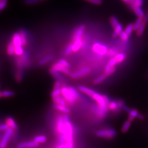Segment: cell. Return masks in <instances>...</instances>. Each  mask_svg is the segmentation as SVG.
Listing matches in <instances>:
<instances>
[{
    "label": "cell",
    "mask_w": 148,
    "mask_h": 148,
    "mask_svg": "<svg viewBox=\"0 0 148 148\" xmlns=\"http://www.w3.org/2000/svg\"><path fill=\"white\" fill-rule=\"evenodd\" d=\"M62 95L65 101L70 104L74 103L79 98V93L72 87H62L61 88Z\"/></svg>",
    "instance_id": "cell-1"
},
{
    "label": "cell",
    "mask_w": 148,
    "mask_h": 148,
    "mask_svg": "<svg viewBox=\"0 0 148 148\" xmlns=\"http://www.w3.org/2000/svg\"><path fill=\"white\" fill-rule=\"evenodd\" d=\"M92 98L97 103L98 107L101 109L107 112H108L109 109V105L107 104V103L105 101L103 95H101V94L97 92H95L94 94L93 95L92 97Z\"/></svg>",
    "instance_id": "cell-2"
},
{
    "label": "cell",
    "mask_w": 148,
    "mask_h": 148,
    "mask_svg": "<svg viewBox=\"0 0 148 148\" xmlns=\"http://www.w3.org/2000/svg\"><path fill=\"white\" fill-rule=\"evenodd\" d=\"M97 136L101 138L111 139L116 135V131L112 129H107L100 130L96 133Z\"/></svg>",
    "instance_id": "cell-3"
},
{
    "label": "cell",
    "mask_w": 148,
    "mask_h": 148,
    "mask_svg": "<svg viewBox=\"0 0 148 148\" xmlns=\"http://www.w3.org/2000/svg\"><path fill=\"white\" fill-rule=\"evenodd\" d=\"M13 130H14L13 129L9 128L8 130L5 132L1 140V143H0L1 148H6L8 144V141L13 133Z\"/></svg>",
    "instance_id": "cell-4"
},
{
    "label": "cell",
    "mask_w": 148,
    "mask_h": 148,
    "mask_svg": "<svg viewBox=\"0 0 148 148\" xmlns=\"http://www.w3.org/2000/svg\"><path fill=\"white\" fill-rule=\"evenodd\" d=\"M86 29V26L85 25H81L76 29V30L74 32L72 39L74 42L77 40H80L82 39L84 32Z\"/></svg>",
    "instance_id": "cell-5"
},
{
    "label": "cell",
    "mask_w": 148,
    "mask_h": 148,
    "mask_svg": "<svg viewBox=\"0 0 148 148\" xmlns=\"http://www.w3.org/2000/svg\"><path fill=\"white\" fill-rule=\"evenodd\" d=\"M51 68H52L55 70L59 71L65 74V75L70 76L71 74H72L69 68H67L62 66V65H61L59 62H55V64L52 66Z\"/></svg>",
    "instance_id": "cell-6"
},
{
    "label": "cell",
    "mask_w": 148,
    "mask_h": 148,
    "mask_svg": "<svg viewBox=\"0 0 148 148\" xmlns=\"http://www.w3.org/2000/svg\"><path fill=\"white\" fill-rule=\"evenodd\" d=\"M90 71H91L90 68H86L84 69H82V70H80L78 71L72 73L70 75V77H71V78H72V79H77V78H80L81 77L85 76L87 74H88Z\"/></svg>",
    "instance_id": "cell-7"
},
{
    "label": "cell",
    "mask_w": 148,
    "mask_h": 148,
    "mask_svg": "<svg viewBox=\"0 0 148 148\" xmlns=\"http://www.w3.org/2000/svg\"><path fill=\"white\" fill-rule=\"evenodd\" d=\"M124 105L122 101H111L110 102L109 109L111 111H118L121 109H123Z\"/></svg>",
    "instance_id": "cell-8"
},
{
    "label": "cell",
    "mask_w": 148,
    "mask_h": 148,
    "mask_svg": "<svg viewBox=\"0 0 148 148\" xmlns=\"http://www.w3.org/2000/svg\"><path fill=\"white\" fill-rule=\"evenodd\" d=\"M91 109L92 111L93 112L97 117L99 118H104L106 116L107 112L103 111L102 109H101L98 105H92L91 106Z\"/></svg>",
    "instance_id": "cell-9"
},
{
    "label": "cell",
    "mask_w": 148,
    "mask_h": 148,
    "mask_svg": "<svg viewBox=\"0 0 148 148\" xmlns=\"http://www.w3.org/2000/svg\"><path fill=\"white\" fill-rule=\"evenodd\" d=\"M39 145V143L34 141H24L19 143L18 146V148H35L38 147Z\"/></svg>",
    "instance_id": "cell-10"
},
{
    "label": "cell",
    "mask_w": 148,
    "mask_h": 148,
    "mask_svg": "<svg viewBox=\"0 0 148 148\" xmlns=\"http://www.w3.org/2000/svg\"><path fill=\"white\" fill-rule=\"evenodd\" d=\"M49 72L52 76H53L55 78L57 79L58 81H66L65 78L62 75L61 72L55 70L52 68H51L49 70Z\"/></svg>",
    "instance_id": "cell-11"
},
{
    "label": "cell",
    "mask_w": 148,
    "mask_h": 148,
    "mask_svg": "<svg viewBox=\"0 0 148 148\" xmlns=\"http://www.w3.org/2000/svg\"><path fill=\"white\" fill-rule=\"evenodd\" d=\"M11 41L13 43L15 47L23 46L22 43V39H21L19 32H16L13 34V37H12V39Z\"/></svg>",
    "instance_id": "cell-12"
},
{
    "label": "cell",
    "mask_w": 148,
    "mask_h": 148,
    "mask_svg": "<svg viewBox=\"0 0 148 148\" xmlns=\"http://www.w3.org/2000/svg\"><path fill=\"white\" fill-rule=\"evenodd\" d=\"M57 130L61 134H64L65 131V122L64 118L59 117L57 121Z\"/></svg>",
    "instance_id": "cell-13"
},
{
    "label": "cell",
    "mask_w": 148,
    "mask_h": 148,
    "mask_svg": "<svg viewBox=\"0 0 148 148\" xmlns=\"http://www.w3.org/2000/svg\"><path fill=\"white\" fill-rule=\"evenodd\" d=\"M78 89L80 91L86 94L87 95H88L91 97H92L93 95L95 93V91H94L93 89L88 88L85 86H79L78 87Z\"/></svg>",
    "instance_id": "cell-14"
},
{
    "label": "cell",
    "mask_w": 148,
    "mask_h": 148,
    "mask_svg": "<svg viewBox=\"0 0 148 148\" xmlns=\"http://www.w3.org/2000/svg\"><path fill=\"white\" fill-rule=\"evenodd\" d=\"M131 7L133 11H134V12L135 13V14L137 16L138 18H143V19L144 18V17L145 16V14L141 7L135 6L133 5H131Z\"/></svg>",
    "instance_id": "cell-15"
},
{
    "label": "cell",
    "mask_w": 148,
    "mask_h": 148,
    "mask_svg": "<svg viewBox=\"0 0 148 148\" xmlns=\"http://www.w3.org/2000/svg\"><path fill=\"white\" fill-rule=\"evenodd\" d=\"M117 63V62L115 60V58H112L110 59L109 62H108L107 65L105 66V72L109 71V70H111L113 68H115V65H116Z\"/></svg>",
    "instance_id": "cell-16"
},
{
    "label": "cell",
    "mask_w": 148,
    "mask_h": 148,
    "mask_svg": "<svg viewBox=\"0 0 148 148\" xmlns=\"http://www.w3.org/2000/svg\"><path fill=\"white\" fill-rule=\"evenodd\" d=\"M6 123L9 126V128L13 130H16L18 128V125H16L14 120L12 117H7L6 120Z\"/></svg>",
    "instance_id": "cell-17"
},
{
    "label": "cell",
    "mask_w": 148,
    "mask_h": 148,
    "mask_svg": "<svg viewBox=\"0 0 148 148\" xmlns=\"http://www.w3.org/2000/svg\"><path fill=\"white\" fill-rule=\"evenodd\" d=\"M53 101L54 102L55 104H57V105H62V106H66V101L65 99L63 97H57L53 98Z\"/></svg>",
    "instance_id": "cell-18"
},
{
    "label": "cell",
    "mask_w": 148,
    "mask_h": 148,
    "mask_svg": "<svg viewBox=\"0 0 148 148\" xmlns=\"http://www.w3.org/2000/svg\"><path fill=\"white\" fill-rule=\"evenodd\" d=\"M21 59L23 63L24 67L28 68L29 66V54L27 52H24L21 56Z\"/></svg>",
    "instance_id": "cell-19"
},
{
    "label": "cell",
    "mask_w": 148,
    "mask_h": 148,
    "mask_svg": "<svg viewBox=\"0 0 148 148\" xmlns=\"http://www.w3.org/2000/svg\"><path fill=\"white\" fill-rule=\"evenodd\" d=\"M53 107L55 109L60 111L62 112H64L65 114H69L70 112V110L67 107H66V106H62V105H57V104H54Z\"/></svg>",
    "instance_id": "cell-20"
},
{
    "label": "cell",
    "mask_w": 148,
    "mask_h": 148,
    "mask_svg": "<svg viewBox=\"0 0 148 148\" xmlns=\"http://www.w3.org/2000/svg\"><path fill=\"white\" fill-rule=\"evenodd\" d=\"M114 30H115L114 31V32L112 33V37L114 38H116L120 35V34L122 31V30H123L122 25L121 24H119L114 29Z\"/></svg>",
    "instance_id": "cell-21"
},
{
    "label": "cell",
    "mask_w": 148,
    "mask_h": 148,
    "mask_svg": "<svg viewBox=\"0 0 148 148\" xmlns=\"http://www.w3.org/2000/svg\"><path fill=\"white\" fill-rule=\"evenodd\" d=\"M82 46V41L81 39L77 40L74 42L72 44V51L74 52H76Z\"/></svg>",
    "instance_id": "cell-22"
},
{
    "label": "cell",
    "mask_w": 148,
    "mask_h": 148,
    "mask_svg": "<svg viewBox=\"0 0 148 148\" xmlns=\"http://www.w3.org/2000/svg\"><path fill=\"white\" fill-rule=\"evenodd\" d=\"M20 35V37L22 39V46H24L26 45L27 43V34L26 31L24 30H21L19 32Z\"/></svg>",
    "instance_id": "cell-23"
},
{
    "label": "cell",
    "mask_w": 148,
    "mask_h": 148,
    "mask_svg": "<svg viewBox=\"0 0 148 148\" xmlns=\"http://www.w3.org/2000/svg\"><path fill=\"white\" fill-rule=\"evenodd\" d=\"M23 69H17L16 73V81L17 82H20L23 78Z\"/></svg>",
    "instance_id": "cell-24"
},
{
    "label": "cell",
    "mask_w": 148,
    "mask_h": 148,
    "mask_svg": "<svg viewBox=\"0 0 148 148\" xmlns=\"http://www.w3.org/2000/svg\"><path fill=\"white\" fill-rule=\"evenodd\" d=\"M139 112L136 109H132L130 112L129 113V116H128V120L130 121H133L135 118L137 117V116L138 115Z\"/></svg>",
    "instance_id": "cell-25"
},
{
    "label": "cell",
    "mask_w": 148,
    "mask_h": 148,
    "mask_svg": "<svg viewBox=\"0 0 148 148\" xmlns=\"http://www.w3.org/2000/svg\"><path fill=\"white\" fill-rule=\"evenodd\" d=\"M14 92L12 91H3L1 92V97L8 98L12 97L14 95Z\"/></svg>",
    "instance_id": "cell-26"
},
{
    "label": "cell",
    "mask_w": 148,
    "mask_h": 148,
    "mask_svg": "<svg viewBox=\"0 0 148 148\" xmlns=\"http://www.w3.org/2000/svg\"><path fill=\"white\" fill-rule=\"evenodd\" d=\"M7 51L8 55H12L14 53L15 46H14L13 43L12 41H11L8 45L7 48Z\"/></svg>",
    "instance_id": "cell-27"
},
{
    "label": "cell",
    "mask_w": 148,
    "mask_h": 148,
    "mask_svg": "<svg viewBox=\"0 0 148 148\" xmlns=\"http://www.w3.org/2000/svg\"><path fill=\"white\" fill-rule=\"evenodd\" d=\"M53 56L52 55H48L46 56V57L43 58V59H42L39 62V65L41 66H43L44 65H45L46 64H47V62H49L52 58H53Z\"/></svg>",
    "instance_id": "cell-28"
},
{
    "label": "cell",
    "mask_w": 148,
    "mask_h": 148,
    "mask_svg": "<svg viewBox=\"0 0 148 148\" xmlns=\"http://www.w3.org/2000/svg\"><path fill=\"white\" fill-rule=\"evenodd\" d=\"M110 23L114 29H115L120 24L118 20L115 16H112L110 18Z\"/></svg>",
    "instance_id": "cell-29"
},
{
    "label": "cell",
    "mask_w": 148,
    "mask_h": 148,
    "mask_svg": "<svg viewBox=\"0 0 148 148\" xmlns=\"http://www.w3.org/2000/svg\"><path fill=\"white\" fill-rule=\"evenodd\" d=\"M108 77L105 75V74L101 75L98 77L97 78H95L93 81V84L94 85H98L101 83L103 81H104Z\"/></svg>",
    "instance_id": "cell-30"
},
{
    "label": "cell",
    "mask_w": 148,
    "mask_h": 148,
    "mask_svg": "<svg viewBox=\"0 0 148 148\" xmlns=\"http://www.w3.org/2000/svg\"><path fill=\"white\" fill-rule=\"evenodd\" d=\"M47 137L45 136H38L34 138V140L37 143H43L47 141Z\"/></svg>",
    "instance_id": "cell-31"
},
{
    "label": "cell",
    "mask_w": 148,
    "mask_h": 148,
    "mask_svg": "<svg viewBox=\"0 0 148 148\" xmlns=\"http://www.w3.org/2000/svg\"><path fill=\"white\" fill-rule=\"evenodd\" d=\"M146 25H147L146 23H145L144 22H143V23L141 24V25H140L139 28L137 31V35L138 36H141L143 35V34L144 32V30H145V27H146Z\"/></svg>",
    "instance_id": "cell-32"
},
{
    "label": "cell",
    "mask_w": 148,
    "mask_h": 148,
    "mask_svg": "<svg viewBox=\"0 0 148 148\" xmlns=\"http://www.w3.org/2000/svg\"><path fill=\"white\" fill-rule=\"evenodd\" d=\"M131 125V121H130V120H127V121H125L124 124L123 125V126L121 128L122 132L124 133L127 132L128 131V130L130 129Z\"/></svg>",
    "instance_id": "cell-33"
},
{
    "label": "cell",
    "mask_w": 148,
    "mask_h": 148,
    "mask_svg": "<svg viewBox=\"0 0 148 148\" xmlns=\"http://www.w3.org/2000/svg\"><path fill=\"white\" fill-rule=\"evenodd\" d=\"M143 18H137V19L136 20L135 23H134V31H137L138 30L140 25H141V24L143 23Z\"/></svg>",
    "instance_id": "cell-34"
},
{
    "label": "cell",
    "mask_w": 148,
    "mask_h": 148,
    "mask_svg": "<svg viewBox=\"0 0 148 148\" xmlns=\"http://www.w3.org/2000/svg\"><path fill=\"white\" fill-rule=\"evenodd\" d=\"M126 57V56L125 54L122 53H118L117 55H116V56L114 58L118 63V62H123L125 60Z\"/></svg>",
    "instance_id": "cell-35"
},
{
    "label": "cell",
    "mask_w": 148,
    "mask_h": 148,
    "mask_svg": "<svg viewBox=\"0 0 148 148\" xmlns=\"http://www.w3.org/2000/svg\"><path fill=\"white\" fill-rule=\"evenodd\" d=\"M133 30H134V24L130 23L126 28L125 31L128 36H130Z\"/></svg>",
    "instance_id": "cell-36"
},
{
    "label": "cell",
    "mask_w": 148,
    "mask_h": 148,
    "mask_svg": "<svg viewBox=\"0 0 148 148\" xmlns=\"http://www.w3.org/2000/svg\"><path fill=\"white\" fill-rule=\"evenodd\" d=\"M62 94V90L61 88L60 89H53L52 92L51 93V96L53 98L61 96Z\"/></svg>",
    "instance_id": "cell-37"
},
{
    "label": "cell",
    "mask_w": 148,
    "mask_h": 148,
    "mask_svg": "<svg viewBox=\"0 0 148 148\" xmlns=\"http://www.w3.org/2000/svg\"><path fill=\"white\" fill-rule=\"evenodd\" d=\"M47 0H24V3L28 5H34L38 2L45 1Z\"/></svg>",
    "instance_id": "cell-38"
},
{
    "label": "cell",
    "mask_w": 148,
    "mask_h": 148,
    "mask_svg": "<svg viewBox=\"0 0 148 148\" xmlns=\"http://www.w3.org/2000/svg\"><path fill=\"white\" fill-rule=\"evenodd\" d=\"M24 52L23 48L22 46L20 47H15V52L14 53L18 56H22L23 55Z\"/></svg>",
    "instance_id": "cell-39"
},
{
    "label": "cell",
    "mask_w": 148,
    "mask_h": 148,
    "mask_svg": "<svg viewBox=\"0 0 148 148\" xmlns=\"http://www.w3.org/2000/svg\"><path fill=\"white\" fill-rule=\"evenodd\" d=\"M101 47V44H100L99 43H95V44H94L93 46L92 49H93V52H94L95 53H97L99 54Z\"/></svg>",
    "instance_id": "cell-40"
},
{
    "label": "cell",
    "mask_w": 148,
    "mask_h": 148,
    "mask_svg": "<svg viewBox=\"0 0 148 148\" xmlns=\"http://www.w3.org/2000/svg\"><path fill=\"white\" fill-rule=\"evenodd\" d=\"M16 66L17 69H23L24 67L23 63L21 59V58H18L16 59Z\"/></svg>",
    "instance_id": "cell-41"
},
{
    "label": "cell",
    "mask_w": 148,
    "mask_h": 148,
    "mask_svg": "<svg viewBox=\"0 0 148 148\" xmlns=\"http://www.w3.org/2000/svg\"><path fill=\"white\" fill-rule=\"evenodd\" d=\"M143 3V0H132L131 5H133L137 7H141Z\"/></svg>",
    "instance_id": "cell-42"
},
{
    "label": "cell",
    "mask_w": 148,
    "mask_h": 148,
    "mask_svg": "<svg viewBox=\"0 0 148 148\" xmlns=\"http://www.w3.org/2000/svg\"><path fill=\"white\" fill-rule=\"evenodd\" d=\"M8 0H0V11H3L6 8Z\"/></svg>",
    "instance_id": "cell-43"
},
{
    "label": "cell",
    "mask_w": 148,
    "mask_h": 148,
    "mask_svg": "<svg viewBox=\"0 0 148 148\" xmlns=\"http://www.w3.org/2000/svg\"><path fill=\"white\" fill-rule=\"evenodd\" d=\"M108 53V48L103 45H101V50L99 51V55H104L107 54Z\"/></svg>",
    "instance_id": "cell-44"
},
{
    "label": "cell",
    "mask_w": 148,
    "mask_h": 148,
    "mask_svg": "<svg viewBox=\"0 0 148 148\" xmlns=\"http://www.w3.org/2000/svg\"><path fill=\"white\" fill-rule=\"evenodd\" d=\"M72 52H73V51H72V44H69L66 48L65 52H64V53H65V55H70Z\"/></svg>",
    "instance_id": "cell-45"
},
{
    "label": "cell",
    "mask_w": 148,
    "mask_h": 148,
    "mask_svg": "<svg viewBox=\"0 0 148 148\" xmlns=\"http://www.w3.org/2000/svg\"><path fill=\"white\" fill-rule=\"evenodd\" d=\"M58 62H59L61 65H62V66L67 68H71V65L69 64V63L67 62L65 60L63 59H61Z\"/></svg>",
    "instance_id": "cell-46"
},
{
    "label": "cell",
    "mask_w": 148,
    "mask_h": 148,
    "mask_svg": "<svg viewBox=\"0 0 148 148\" xmlns=\"http://www.w3.org/2000/svg\"><path fill=\"white\" fill-rule=\"evenodd\" d=\"M119 36H120V38L121 39H122L123 41H127V39H128L129 36H130L126 33V32L125 31H122Z\"/></svg>",
    "instance_id": "cell-47"
},
{
    "label": "cell",
    "mask_w": 148,
    "mask_h": 148,
    "mask_svg": "<svg viewBox=\"0 0 148 148\" xmlns=\"http://www.w3.org/2000/svg\"><path fill=\"white\" fill-rule=\"evenodd\" d=\"M9 128V127L6 123V124H1L0 126V130L1 131H7V130H8Z\"/></svg>",
    "instance_id": "cell-48"
},
{
    "label": "cell",
    "mask_w": 148,
    "mask_h": 148,
    "mask_svg": "<svg viewBox=\"0 0 148 148\" xmlns=\"http://www.w3.org/2000/svg\"><path fill=\"white\" fill-rule=\"evenodd\" d=\"M116 71V68L115 67V68H112L111 70H109V71L108 72H104V74H105V75L107 76V77H109V76L111 75L112 74H113Z\"/></svg>",
    "instance_id": "cell-49"
},
{
    "label": "cell",
    "mask_w": 148,
    "mask_h": 148,
    "mask_svg": "<svg viewBox=\"0 0 148 148\" xmlns=\"http://www.w3.org/2000/svg\"><path fill=\"white\" fill-rule=\"evenodd\" d=\"M86 1H89L94 5H100L103 2L102 0H86Z\"/></svg>",
    "instance_id": "cell-50"
},
{
    "label": "cell",
    "mask_w": 148,
    "mask_h": 148,
    "mask_svg": "<svg viewBox=\"0 0 148 148\" xmlns=\"http://www.w3.org/2000/svg\"><path fill=\"white\" fill-rule=\"evenodd\" d=\"M61 87V83L59 81H57L55 82V86H54V89H60Z\"/></svg>",
    "instance_id": "cell-51"
},
{
    "label": "cell",
    "mask_w": 148,
    "mask_h": 148,
    "mask_svg": "<svg viewBox=\"0 0 148 148\" xmlns=\"http://www.w3.org/2000/svg\"><path fill=\"white\" fill-rule=\"evenodd\" d=\"M60 143L61 144H65L66 143V139L64 134H61L60 136Z\"/></svg>",
    "instance_id": "cell-52"
},
{
    "label": "cell",
    "mask_w": 148,
    "mask_h": 148,
    "mask_svg": "<svg viewBox=\"0 0 148 148\" xmlns=\"http://www.w3.org/2000/svg\"><path fill=\"white\" fill-rule=\"evenodd\" d=\"M143 22H144L146 23H147L148 22V10L146 12V13L145 14V16L143 18Z\"/></svg>",
    "instance_id": "cell-53"
},
{
    "label": "cell",
    "mask_w": 148,
    "mask_h": 148,
    "mask_svg": "<svg viewBox=\"0 0 148 148\" xmlns=\"http://www.w3.org/2000/svg\"><path fill=\"white\" fill-rule=\"evenodd\" d=\"M123 109H124L125 111H126V112H128V113H130V111H131V110H132V109H130V108H128V107H127V106H125V105L124 106V107H123Z\"/></svg>",
    "instance_id": "cell-54"
},
{
    "label": "cell",
    "mask_w": 148,
    "mask_h": 148,
    "mask_svg": "<svg viewBox=\"0 0 148 148\" xmlns=\"http://www.w3.org/2000/svg\"><path fill=\"white\" fill-rule=\"evenodd\" d=\"M55 148H67V147L66 145V144H61Z\"/></svg>",
    "instance_id": "cell-55"
},
{
    "label": "cell",
    "mask_w": 148,
    "mask_h": 148,
    "mask_svg": "<svg viewBox=\"0 0 148 148\" xmlns=\"http://www.w3.org/2000/svg\"><path fill=\"white\" fill-rule=\"evenodd\" d=\"M122 1H124V2L126 3H128V4H130H130L131 3L132 0H122Z\"/></svg>",
    "instance_id": "cell-56"
},
{
    "label": "cell",
    "mask_w": 148,
    "mask_h": 148,
    "mask_svg": "<svg viewBox=\"0 0 148 148\" xmlns=\"http://www.w3.org/2000/svg\"><path fill=\"white\" fill-rule=\"evenodd\" d=\"M137 118H139V119H140V120H142V119L144 118V116H143V115H142L141 114H140L139 113Z\"/></svg>",
    "instance_id": "cell-57"
},
{
    "label": "cell",
    "mask_w": 148,
    "mask_h": 148,
    "mask_svg": "<svg viewBox=\"0 0 148 148\" xmlns=\"http://www.w3.org/2000/svg\"></svg>",
    "instance_id": "cell-58"
}]
</instances>
